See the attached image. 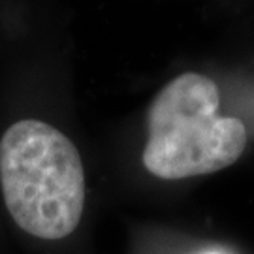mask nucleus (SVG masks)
<instances>
[{
  "label": "nucleus",
  "instance_id": "f257e3e1",
  "mask_svg": "<svg viewBox=\"0 0 254 254\" xmlns=\"http://www.w3.org/2000/svg\"><path fill=\"white\" fill-rule=\"evenodd\" d=\"M0 185L11 218L40 239H63L77 228L85 207L79 151L61 130L23 119L0 139Z\"/></svg>",
  "mask_w": 254,
  "mask_h": 254
},
{
  "label": "nucleus",
  "instance_id": "f03ea898",
  "mask_svg": "<svg viewBox=\"0 0 254 254\" xmlns=\"http://www.w3.org/2000/svg\"><path fill=\"white\" fill-rule=\"evenodd\" d=\"M217 83L187 72L164 85L147 111L143 166L154 177L175 181L209 175L239 160L247 128L218 115Z\"/></svg>",
  "mask_w": 254,
  "mask_h": 254
},
{
  "label": "nucleus",
  "instance_id": "7ed1b4c3",
  "mask_svg": "<svg viewBox=\"0 0 254 254\" xmlns=\"http://www.w3.org/2000/svg\"><path fill=\"white\" fill-rule=\"evenodd\" d=\"M211 254H217V253H211Z\"/></svg>",
  "mask_w": 254,
  "mask_h": 254
}]
</instances>
